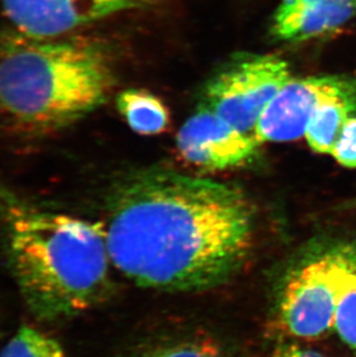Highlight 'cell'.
<instances>
[{"label":"cell","mask_w":356,"mask_h":357,"mask_svg":"<svg viewBox=\"0 0 356 357\" xmlns=\"http://www.w3.org/2000/svg\"><path fill=\"white\" fill-rule=\"evenodd\" d=\"M142 357H225V355L218 344L204 339L149 351Z\"/></svg>","instance_id":"13"},{"label":"cell","mask_w":356,"mask_h":357,"mask_svg":"<svg viewBox=\"0 0 356 357\" xmlns=\"http://www.w3.org/2000/svg\"><path fill=\"white\" fill-rule=\"evenodd\" d=\"M0 357L68 356L56 339L37 330L36 327L22 325L1 349Z\"/></svg>","instance_id":"12"},{"label":"cell","mask_w":356,"mask_h":357,"mask_svg":"<svg viewBox=\"0 0 356 357\" xmlns=\"http://www.w3.org/2000/svg\"><path fill=\"white\" fill-rule=\"evenodd\" d=\"M329 155L340 165L356 169V116L346 121Z\"/></svg>","instance_id":"15"},{"label":"cell","mask_w":356,"mask_h":357,"mask_svg":"<svg viewBox=\"0 0 356 357\" xmlns=\"http://www.w3.org/2000/svg\"><path fill=\"white\" fill-rule=\"evenodd\" d=\"M355 288V244L336 243L313 250L285 277L280 320L294 337H320L334 326L341 301Z\"/></svg>","instance_id":"4"},{"label":"cell","mask_w":356,"mask_h":357,"mask_svg":"<svg viewBox=\"0 0 356 357\" xmlns=\"http://www.w3.org/2000/svg\"><path fill=\"white\" fill-rule=\"evenodd\" d=\"M105 233L111 263L139 286L202 290L246 261L253 208L236 186L149 169L114 186Z\"/></svg>","instance_id":"1"},{"label":"cell","mask_w":356,"mask_h":357,"mask_svg":"<svg viewBox=\"0 0 356 357\" xmlns=\"http://www.w3.org/2000/svg\"><path fill=\"white\" fill-rule=\"evenodd\" d=\"M258 140L220 119L206 105L185 121L177 135L181 158L205 170H225L244 165L255 155Z\"/></svg>","instance_id":"8"},{"label":"cell","mask_w":356,"mask_h":357,"mask_svg":"<svg viewBox=\"0 0 356 357\" xmlns=\"http://www.w3.org/2000/svg\"><path fill=\"white\" fill-rule=\"evenodd\" d=\"M334 327L343 342L356 351V288L341 301L336 311Z\"/></svg>","instance_id":"14"},{"label":"cell","mask_w":356,"mask_h":357,"mask_svg":"<svg viewBox=\"0 0 356 357\" xmlns=\"http://www.w3.org/2000/svg\"><path fill=\"white\" fill-rule=\"evenodd\" d=\"M17 31L34 36L72 34L80 27L154 0H1Z\"/></svg>","instance_id":"7"},{"label":"cell","mask_w":356,"mask_h":357,"mask_svg":"<svg viewBox=\"0 0 356 357\" xmlns=\"http://www.w3.org/2000/svg\"><path fill=\"white\" fill-rule=\"evenodd\" d=\"M269 357H326L317 351L301 348L295 344H285L273 351Z\"/></svg>","instance_id":"16"},{"label":"cell","mask_w":356,"mask_h":357,"mask_svg":"<svg viewBox=\"0 0 356 357\" xmlns=\"http://www.w3.org/2000/svg\"><path fill=\"white\" fill-rule=\"evenodd\" d=\"M348 96H356L355 75L290 78L262 112L255 126V139L264 144L301 138L322 103Z\"/></svg>","instance_id":"6"},{"label":"cell","mask_w":356,"mask_h":357,"mask_svg":"<svg viewBox=\"0 0 356 357\" xmlns=\"http://www.w3.org/2000/svg\"><path fill=\"white\" fill-rule=\"evenodd\" d=\"M356 15V0H313L274 13L272 35L280 40L303 42L329 34Z\"/></svg>","instance_id":"9"},{"label":"cell","mask_w":356,"mask_h":357,"mask_svg":"<svg viewBox=\"0 0 356 357\" xmlns=\"http://www.w3.org/2000/svg\"><path fill=\"white\" fill-rule=\"evenodd\" d=\"M0 225L10 273L35 318L68 319L103 300L111 259L101 226L40 208L1 184Z\"/></svg>","instance_id":"2"},{"label":"cell","mask_w":356,"mask_h":357,"mask_svg":"<svg viewBox=\"0 0 356 357\" xmlns=\"http://www.w3.org/2000/svg\"><path fill=\"white\" fill-rule=\"evenodd\" d=\"M289 79L283 58L239 54L209 79L202 105L236 130L255 135L262 112Z\"/></svg>","instance_id":"5"},{"label":"cell","mask_w":356,"mask_h":357,"mask_svg":"<svg viewBox=\"0 0 356 357\" xmlns=\"http://www.w3.org/2000/svg\"><path fill=\"white\" fill-rule=\"evenodd\" d=\"M116 105L128 126L139 135H160L168 128V109L149 91L126 89L118 94Z\"/></svg>","instance_id":"10"},{"label":"cell","mask_w":356,"mask_h":357,"mask_svg":"<svg viewBox=\"0 0 356 357\" xmlns=\"http://www.w3.org/2000/svg\"><path fill=\"white\" fill-rule=\"evenodd\" d=\"M356 112V96L325 102L313 112L306 128L310 149L318 154H331L346 121Z\"/></svg>","instance_id":"11"},{"label":"cell","mask_w":356,"mask_h":357,"mask_svg":"<svg viewBox=\"0 0 356 357\" xmlns=\"http://www.w3.org/2000/svg\"><path fill=\"white\" fill-rule=\"evenodd\" d=\"M116 84L105 44L81 35L0 36V119L14 132L47 137L105 105Z\"/></svg>","instance_id":"3"}]
</instances>
